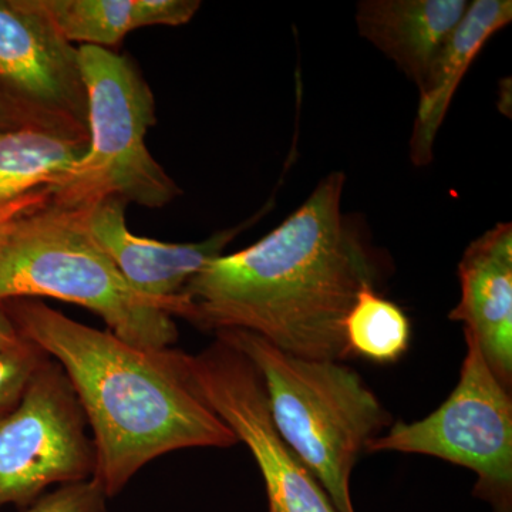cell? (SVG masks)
<instances>
[{"label": "cell", "mask_w": 512, "mask_h": 512, "mask_svg": "<svg viewBox=\"0 0 512 512\" xmlns=\"http://www.w3.org/2000/svg\"><path fill=\"white\" fill-rule=\"evenodd\" d=\"M2 305L20 336L62 367L92 429L93 478L107 497L164 454L238 443L198 392L183 350L138 348L39 299Z\"/></svg>", "instance_id": "7a4b0ae2"}, {"label": "cell", "mask_w": 512, "mask_h": 512, "mask_svg": "<svg viewBox=\"0 0 512 512\" xmlns=\"http://www.w3.org/2000/svg\"><path fill=\"white\" fill-rule=\"evenodd\" d=\"M87 143L19 127L0 133V207L52 188L86 153Z\"/></svg>", "instance_id": "9a60e30c"}, {"label": "cell", "mask_w": 512, "mask_h": 512, "mask_svg": "<svg viewBox=\"0 0 512 512\" xmlns=\"http://www.w3.org/2000/svg\"><path fill=\"white\" fill-rule=\"evenodd\" d=\"M106 491L96 478L60 485L22 512H107Z\"/></svg>", "instance_id": "ac0fdd59"}, {"label": "cell", "mask_w": 512, "mask_h": 512, "mask_svg": "<svg viewBox=\"0 0 512 512\" xmlns=\"http://www.w3.org/2000/svg\"><path fill=\"white\" fill-rule=\"evenodd\" d=\"M460 301L448 319L464 325L491 372L512 387V224L500 222L468 245L460 264Z\"/></svg>", "instance_id": "8fae6325"}, {"label": "cell", "mask_w": 512, "mask_h": 512, "mask_svg": "<svg viewBox=\"0 0 512 512\" xmlns=\"http://www.w3.org/2000/svg\"><path fill=\"white\" fill-rule=\"evenodd\" d=\"M26 340L20 336L18 329L13 325L12 319L9 318L2 302H0V355L22 346Z\"/></svg>", "instance_id": "ffe728a7"}, {"label": "cell", "mask_w": 512, "mask_h": 512, "mask_svg": "<svg viewBox=\"0 0 512 512\" xmlns=\"http://www.w3.org/2000/svg\"><path fill=\"white\" fill-rule=\"evenodd\" d=\"M87 90L89 143L69 174L49 188L50 204L84 210L107 198L140 207H167L183 191L146 146L156 123V100L128 57L79 46Z\"/></svg>", "instance_id": "5b68a950"}, {"label": "cell", "mask_w": 512, "mask_h": 512, "mask_svg": "<svg viewBox=\"0 0 512 512\" xmlns=\"http://www.w3.org/2000/svg\"><path fill=\"white\" fill-rule=\"evenodd\" d=\"M466 0H362L356 6L359 35L416 84L426 83L441 47L468 8Z\"/></svg>", "instance_id": "7c38bea8"}, {"label": "cell", "mask_w": 512, "mask_h": 512, "mask_svg": "<svg viewBox=\"0 0 512 512\" xmlns=\"http://www.w3.org/2000/svg\"><path fill=\"white\" fill-rule=\"evenodd\" d=\"M45 357V353L28 340L19 348L0 355V420L18 407L30 379Z\"/></svg>", "instance_id": "e0dca14e"}, {"label": "cell", "mask_w": 512, "mask_h": 512, "mask_svg": "<svg viewBox=\"0 0 512 512\" xmlns=\"http://www.w3.org/2000/svg\"><path fill=\"white\" fill-rule=\"evenodd\" d=\"M49 202L50 191L49 188H45V190L32 192V194L0 207V252L5 247L16 224L26 215L42 210Z\"/></svg>", "instance_id": "d6986e66"}, {"label": "cell", "mask_w": 512, "mask_h": 512, "mask_svg": "<svg viewBox=\"0 0 512 512\" xmlns=\"http://www.w3.org/2000/svg\"><path fill=\"white\" fill-rule=\"evenodd\" d=\"M346 348L349 356L375 363H394L407 352L412 326L397 303L383 298L375 286H366L346 316Z\"/></svg>", "instance_id": "2e32d148"}, {"label": "cell", "mask_w": 512, "mask_h": 512, "mask_svg": "<svg viewBox=\"0 0 512 512\" xmlns=\"http://www.w3.org/2000/svg\"><path fill=\"white\" fill-rule=\"evenodd\" d=\"M19 127H29L19 110L5 96L0 94V133L15 130Z\"/></svg>", "instance_id": "44dd1931"}, {"label": "cell", "mask_w": 512, "mask_h": 512, "mask_svg": "<svg viewBox=\"0 0 512 512\" xmlns=\"http://www.w3.org/2000/svg\"><path fill=\"white\" fill-rule=\"evenodd\" d=\"M96 454L69 380L45 357L22 400L0 420V510H25L52 485L93 477Z\"/></svg>", "instance_id": "52a82bcc"}, {"label": "cell", "mask_w": 512, "mask_h": 512, "mask_svg": "<svg viewBox=\"0 0 512 512\" xmlns=\"http://www.w3.org/2000/svg\"><path fill=\"white\" fill-rule=\"evenodd\" d=\"M345 183L340 171L326 175L274 231L205 266L181 292L185 319L212 332L248 330L302 359H348L346 316L379 271L342 210Z\"/></svg>", "instance_id": "6da1fadb"}, {"label": "cell", "mask_w": 512, "mask_h": 512, "mask_svg": "<svg viewBox=\"0 0 512 512\" xmlns=\"http://www.w3.org/2000/svg\"><path fill=\"white\" fill-rule=\"evenodd\" d=\"M272 207L266 204L258 214L237 227L215 232L212 237L191 244H170L138 237L127 227V204L107 198L79 211L83 227L137 293L163 306L173 318L187 316L188 305L181 295L185 285L241 234L264 217Z\"/></svg>", "instance_id": "30bf717a"}, {"label": "cell", "mask_w": 512, "mask_h": 512, "mask_svg": "<svg viewBox=\"0 0 512 512\" xmlns=\"http://www.w3.org/2000/svg\"><path fill=\"white\" fill-rule=\"evenodd\" d=\"M198 392L251 451L264 478L268 512H338L311 470L279 436L264 380L244 353L224 339L187 355Z\"/></svg>", "instance_id": "ba28073f"}, {"label": "cell", "mask_w": 512, "mask_h": 512, "mask_svg": "<svg viewBox=\"0 0 512 512\" xmlns=\"http://www.w3.org/2000/svg\"><path fill=\"white\" fill-rule=\"evenodd\" d=\"M251 360L264 380L276 431L311 470L338 512H356L350 477L390 414L356 370L275 348L242 329L215 332Z\"/></svg>", "instance_id": "3957f363"}, {"label": "cell", "mask_w": 512, "mask_h": 512, "mask_svg": "<svg viewBox=\"0 0 512 512\" xmlns=\"http://www.w3.org/2000/svg\"><path fill=\"white\" fill-rule=\"evenodd\" d=\"M464 336L460 380L446 402L423 420L397 421L366 451L424 454L466 467L477 474L474 497L493 512H512L511 392L491 372L476 339Z\"/></svg>", "instance_id": "8992f818"}, {"label": "cell", "mask_w": 512, "mask_h": 512, "mask_svg": "<svg viewBox=\"0 0 512 512\" xmlns=\"http://www.w3.org/2000/svg\"><path fill=\"white\" fill-rule=\"evenodd\" d=\"M70 43L110 49L134 30L187 25L198 0H37Z\"/></svg>", "instance_id": "5bb4252c"}, {"label": "cell", "mask_w": 512, "mask_h": 512, "mask_svg": "<svg viewBox=\"0 0 512 512\" xmlns=\"http://www.w3.org/2000/svg\"><path fill=\"white\" fill-rule=\"evenodd\" d=\"M511 0H474L434 60L420 90L419 109L410 137V160L416 167L433 161L437 134L458 86L485 43L510 25Z\"/></svg>", "instance_id": "4fadbf2b"}, {"label": "cell", "mask_w": 512, "mask_h": 512, "mask_svg": "<svg viewBox=\"0 0 512 512\" xmlns=\"http://www.w3.org/2000/svg\"><path fill=\"white\" fill-rule=\"evenodd\" d=\"M0 94L29 127L89 143L79 46L37 0H0Z\"/></svg>", "instance_id": "9c48e42d"}, {"label": "cell", "mask_w": 512, "mask_h": 512, "mask_svg": "<svg viewBox=\"0 0 512 512\" xmlns=\"http://www.w3.org/2000/svg\"><path fill=\"white\" fill-rule=\"evenodd\" d=\"M23 298L83 306L138 348L167 349L178 339L173 316L131 288L79 211L50 202L23 217L0 252V302Z\"/></svg>", "instance_id": "277c9868"}]
</instances>
